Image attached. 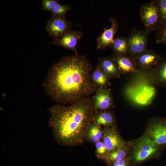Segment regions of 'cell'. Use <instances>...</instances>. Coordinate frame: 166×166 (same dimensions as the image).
<instances>
[{
  "label": "cell",
  "instance_id": "cell-1",
  "mask_svg": "<svg viewBox=\"0 0 166 166\" xmlns=\"http://www.w3.org/2000/svg\"><path fill=\"white\" fill-rule=\"evenodd\" d=\"M93 68L85 55L64 56L49 69L44 87L57 104L75 103L95 93L98 89L91 79Z\"/></svg>",
  "mask_w": 166,
  "mask_h": 166
},
{
  "label": "cell",
  "instance_id": "cell-2",
  "mask_svg": "<svg viewBox=\"0 0 166 166\" xmlns=\"http://www.w3.org/2000/svg\"><path fill=\"white\" fill-rule=\"evenodd\" d=\"M48 121L59 144L72 147L82 144L93 121V101L89 97L68 106L57 104L49 109Z\"/></svg>",
  "mask_w": 166,
  "mask_h": 166
},
{
  "label": "cell",
  "instance_id": "cell-3",
  "mask_svg": "<svg viewBox=\"0 0 166 166\" xmlns=\"http://www.w3.org/2000/svg\"><path fill=\"white\" fill-rule=\"evenodd\" d=\"M139 13L144 29L150 33L157 30L160 25V17L157 0L142 4Z\"/></svg>",
  "mask_w": 166,
  "mask_h": 166
},
{
  "label": "cell",
  "instance_id": "cell-4",
  "mask_svg": "<svg viewBox=\"0 0 166 166\" xmlns=\"http://www.w3.org/2000/svg\"><path fill=\"white\" fill-rule=\"evenodd\" d=\"M150 33L144 29H132L127 38L128 47V56L133 59L147 49L148 36Z\"/></svg>",
  "mask_w": 166,
  "mask_h": 166
},
{
  "label": "cell",
  "instance_id": "cell-5",
  "mask_svg": "<svg viewBox=\"0 0 166 166\" xmlns=\"http://www.w3.org/2000/svg\"><path fill=\"white\" fill-rule=\"evenodd\" d=\"M72 23L65 17H52L46 23L45 30L53 39L62 37L71 30Z\"/></svg>",
  "mask_w": 166,
  "mask_h": 166
},
{
  "label": "cell",
  "instance_id": "cell-6",
  "mask_svg": "<svg viewBox=\"0 0 166 166\" xmlns=\"http://www.w3.org/2000/svg\"><path fill=\"white\" fill-rule=\"evenodd\" d=\"M156 145L148 137H143L134 147L133 157L134 161L140 162L152 156L157 150Z\"/></svg>",
  "mask_w": 166,
  "mask_h": 166
},
{
  "label": "cell",
  "instance_id": "cell-7",
  "mask_svg": "<svg viewBox=\"0 0 166 166\" xmlns=\"http://www.w3.org/2000/svg\"><path fill=\"white\" fill-rule=\"evenodd\" d=\"M92 98L94 111L109 110L115 107L113 93L109 88H98Z\"/></svg>",
  "mask_w": 166,
  "mask_h": 166
},
{
  "label": "cell",
  "instance_id": "cell-8",
  "mask_svg": "<svg viewBox=\"0 0 166 166\" xmlns=\"http://www.w3.org/2000/svg\"><path fill=\"white\" fill-rule=\"evenodd\" d=\"M83 32L81 31L70 30L62 37L53 39L50 44L59 45L73 52L78 55L77 45L78 41L83 37Z\"/></svg>",
  "mask_w": 166,
  "mask_h": 166
},
{
  "label": "cell",
  "instance_id": "cell-9",
  "mask_svg": "<svg viewBox=\"0 0 166 166\" xmlns=\"http://www.w3.org/2000/svg\"><path fill=\"white\" fill-rule=\"evenodd\" d=\"M109 21L111 23V27L109 29L105 27L103 32L97 38V45L98 49L104 50L109 47L113 42L114 36L118 30L119 24L116 19L111 17Z\"/></svg>",
  "mask_w": 166,
  "mask_h": 166
},
{
  "label": "cell",
  "instance_id": "cell-10",
  "mask_svg": "<svg viewBox=\"0 0 166 166\" xmlns=\"http://www.w3.org/2000/svg\"><path fill=\"white\" fill-rule=\"evenodd\" d=\"M162 57L155 51L147 49L133 59L137 66L143 69L149 70L155 66Z\"/></svg>",
  "mask_w": 166,
  "mask_h": 166
},
{
  "label": "cell",
  "instance_id": "cell-11",
  "mask_svg": "<svg viewBox=\"0 0 166 166\" xmlns=\"http://www.w3.org/2000/svg\"><path fill=\"white\" fill-rule=\"evenodd\" d=\"M113 126L105 127L103 130V142L108 153L122 148L124 143Z\"/></svg>",
  "mask_w": 166,
  "mask_h": 166
},
{
  "label": "cell",
  "instance_id": "cell-12",
  "mask_svg": "<svg viewBox=\"0 0 166 166\" xmlns=\"http://www.w3.org/2000/svg\"><path fill=\"white\" fill-rule=\"evenodd\" d=\"M111 57L121 75L139 73L134 60L128 56L113 53Z\"/></svg>",
  "mask_w": 166,
  "mask_h": 166
},
{
  "label": "cell",
  "instance_id": "cell-13",
  "mask_svg": "<svg viewBox=\"0 0 166 166\" xmlns=\"http://www.w3.org/2000/svg\"><path fill=\"white\" fill-rule=\"evenodd\" d=\"M149 75L155 84L166 89V55L150 70Z\"/></svg>",
  "mask_w": 166,
  "mask_h": 166
},
{
  "label": "cell",
  "instance_id": "cell-14",
  "mask_svg": "<svg viewBox=\"0 0 166 166\" xmlns=\"http://www.w3.org/2000/svg\"><path fill=\"white\" fill-rule=\"evenodd\" d=\"M149 138L157 145L166 144V122L158 121L152 123L148 130Z\"/></svg>",
  "mask_w": 166,
  "mask_h": 166
},
{
  "label": "cell",
  "instance_id": "cell-15",
  "mask_svg": "<svg viewBox=\"0 0 166 166\" xmlns=\"http://www.w3.org/2000/svg\"><path fill=\"white\" fill-rule=\"evenodd\" d=\"M98 65L110 79L121 78L122 75L111 57H98Z\"/></svg>",
  "mask_w": 166,
  "mask_h": 166
},
{
  "label": "cell",
  "instance_id": "cell-16",
  "mask_svg": "<svg viewBox=\"0 0 166 166\" xmlns=\"http://www.w3.org/2000/svg\"><path fill=\"white\" fill-rule=\"evenodd\" d=\"M91 79L92 83L98 88H109L111 85V79L98 64L91 73Z\"/></svg>",
  "mask_w": 166,
  "mask_h": 166
},
{
  "label": "cell",
  "instance_id": "cell-17",
  "mask_svg": "<svg viewBox=\"0 0 166 166\" xmlns=\"http://www.w3.org/2000/svg\"><path fill=\"white\" fill-rule=\"evenodd\" d=\"M93 121L100 126H113L115 119L112 113L108 110L94 111Z\"/></svg>",
  "mask_w": 166,
  "mask_h": 166
},
{
  "label": "cell",
  "instance_id": "cell-18",
  "mask_svg": "<svg viewBox=\"0 0 166 166\" xmlns=\"http://www.w3.org/2000/svg\"><path fill=\"white\" fill-rule=\"evenodd\" d=\"M114 53L128 56V47L127 38L123 36L114 38L109 46Z\"/></svg>",
  "mask_w": 166,
  "mask_h": 166
},
{
  "label": "cell",
  "instance_id": "cell-19",
  "mask_svg": "<svg viewBox=\"0 0 166 166\" xmlns=\"http://www.w3.org/2000/svg\"><path fill=\"white\" fill-rule=\"evenodd\" d=\"M100 126L97 125L93 121L89 125L87 131L85 140L92 142H96L103 137V132Z\"/></svg>",
  "mask_w": 166,
  "mask_h": 166
},
{
  "label": "cell",
  "instance_id": "cell-20",
  "mask_svg": "<svg viewBox=\"0 0 166 166\" xmlns=\"http://www.w3.org/2000/svg\"><path fill=\"white\" fill-rule=\"evenodd\" d=\"M126 152L122 148H119L112 152L108 153L103 160L109 164L124 159Z\"/></svg>",
  "mask_w": 166,
  "mask_h": 166
},
{
  "label": "cell",
  "instance_id": "cell-21",
  "mask_svg": "<svg viewBox=\"0 0 166 166\" xmlns=\"http://www.w3.org/2000/svg\"><path fill=\"white\" fill-rule=\"evenodd\" d=\"M71 9V7L68 5L58 4L51 11L52 17H65L67 13Z\"/></svg>",
  "mask_w": 166,
  "mask_h": 166
},
{
  "label": "cell",
  "instance_id": "cell-22",
  "mask_svg": "<svg viewBox=\"0 0 166 166\" xmlns=\"http://www.w3.org/2000/svg\"><path fill=\"white\" fill-rule=\"evenodd\" d=\"M156 32V43L166 46V23L160 25Z\"/></svg>",
  "mask_w": 166,
  "mask_h": 166
},
{
  "label": "cell",
  "instance_id": "cell-23",
  "mask_svg": "<svg viewBox=\"0 0 166 166\" xmlns=\"http://www.w3.org/2000/svg\"><path fill=\"white\" fill-rule=\"evenodd\" d=\"M95 146L97 157L103 159L108 153L105 144L103 142L99 140L95 143Z\"/></svg>",
  "mask_w": 166,
  "mask_h": 166
},
{
  "label": "cell",
  "instance_id": "cell-24",
  "mask_svg": "<svg viewBox=\"0 0 166 166\" xmlns=\"http://www.w3.org/2000/svg\"><path fill=\"white\" fill-rule=\"evenodd\" d=\"M157 0L160 17V26L166 23V0Z\"/></svg>",
  "mask_w": 166,
  "mask_h": 166
},
{
  "label": "cell",
  "instance_id": "cell-25",
  "mask_svg": "<svg viewBox=\"0 0 166 166\" xmlns=\"http://www.w3.org/2000/svg\"><path fill=\"white\" fill-rule=\"evenodd\" d=\"M42 8L44 11L51 12L54 7L59 3L57 0H42Z\"/></svg>",
  "mask_w": 166,
  "mask_h": 166
},
{
  "label": "cell",
  "instance_id": "cell-26",
  "mask_svg": "<svg viewBox=\"0 0 166 166\" xmlns=\"http://www.w3.org/2000/svg\"><path fill=\"white\" fill-rule=\"evenodd\" d=\"M111 166H128V163L127 160L124 159L113 163Z\"/></svg>",
  "mask_w": 166,
  "mask_h": 166
}]
</instances>
